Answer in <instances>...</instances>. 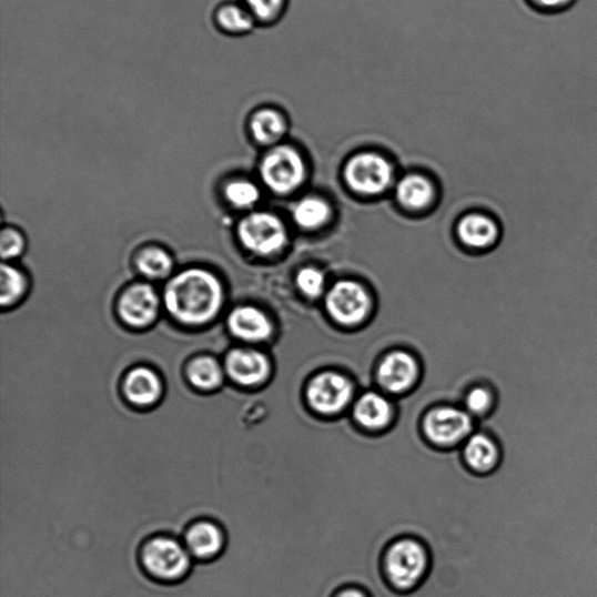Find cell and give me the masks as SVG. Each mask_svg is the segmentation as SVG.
Listing matches in <instances>:
<instances>
[{
  "instance_id": "obj_29",
  "label": "cell",
  "mask_w": 597,
  "mask_h": 597,
  "mask_svg": "<svg viewBox=\"0 0 597 597\" xmlns=\"http://www.w3.org/2000/svg\"><path fill=\"white\" fill-rule=\"evenodd\" d=\"M297 289L308 297H318L326 287L325 274L315 267H304L296 274Z\"/></svg>"
},
{
  "instance_id": "obj_31",
  "label": "cell",
  "mask_w": 597,
  "mask_h": 597,
  "mask_svg": "<svg viewBox=\"0 0 597 597\" xmlns=\"http://www.w3.org/2000/svg\"><path fill=\"white\" fill-rule=\"evenodd\" d=\"M532 9L544 14H557L569 10L577 0H525Z\"/></svg>"
},
{
  "instance_id": "obj_14",
  "label": "cell",
  "mask_w": 597,
  "mask_h": 597,
  "mask_svg": "<svg viewBox=\"0 0 597 597\" xmlns=\"http://www.w3.org/2000/svg\"><path fill=\"white\" fill-rule=\"evenodd\" d=\"M286 112L279 105L265 104L250 114L249 131L254 141L264 146L280 143L289 130Z\"/></svg>"
},
{
  "instance_id": "obj_27",
  "label": "cell",
  "mask_w": 597,
  "mask_h": 597,
  "mask_svg": "<svg viewBox=\"0 0 597 597\" xmlns=\"http://www.w3.org/2000/svg\"><path fill=\"white\" fill-rule=\"evenodd\" d=\"M225 198L235 209L247 210L254 206L261 198V193L255 183L246 180H236L227 183Z\"/></svg>"
},
{
  "instance_id": "obj_20",
  "label": "cell",
  "mask_w": 597,
  "mask_h": 597,
  "mask_svg": "<svg viewBox=\"0 0 597 597\" xmlns=\"http://www.w3.org/2000/svg\"><path fill=\"white\" fill-rule=\"evenodd\" d=\"M214 24L229 37H244L259 28L255 18L241 0L221 4L214 12Z\"/></svg>"
},
{
  "instance_id": "obj_12",
  "label": "cell",
  "mask_w": 597,
  "mask_h": 597,
  "mask_svg": "<svg viewBox=\"0 0 597 597\" xmlns=\"http://www.w3.org/2000/svg\"><path fill=\"white\" fill-rule=\"evenodd\" d=\"M328 313L337 323L355 325L361 323L371 307L370 295L355 282H340L328 292Z\"/></svg>"
},
{
  "instance_id": "obj_16",
  "label": "cell",
  "mask_w": 597,
  "mask_h": 597,
  "mask_svg": "<svg viewBox=\"0 0 597 597\" xmlns=\"http://www.w3.org/2000/svg\"><path fill=\"white\" fill-rule=\"evenodd\" d=\"M467 469L477 476L493 473L500 463L498 445L485 433H474L462 449Z\"/></svg>"
},
{
  "instance_id": "obj_22",
  "label": "cell",
  "mask_w": 597,
  "mask_h": 597,
  "mask_svg": "<svg viewBox=\"0 0 597 597\" xmlns=\"http://www.w3.org/2000/svg\"><path fill=\"white\" fill-rule=\"evenodd\" d=\"M188 378L201 392H214L223 383L224 371L217 360L201 356L190 363Z\"/></svg>"
},
{
  "instance_id": "obj_8",
  "label": "cell",
  "mask_w": 597,
  "mask_h": 597,
  "mask_svg": "<svg viewBox=\"0 0 597 597\" xmlns=\"http://www.w3.org/2000/svg\"><path fill=\"white\" fill-rule=\"evenodd\" d=\"M239 237L245 249L259 256L277 254L287 242L283 222L269 213H254L242 220Z\"/></svg>"
},
{
  "instance_id": "obj_32",
  "label": "cell",
  "mask_w": 597,
  "mask_h": 597,
  "mask_svg": "<svg viewBox=\"0 0 597 597\" xmlns=\"http://www.w3.org/2000/svg\"><path fill=\"white\" fill-rule=\"evenodd\" d=\"M333 597H373L365 589L357 586H347L337 590Z\"/></svg>"
},
{
  "instance_id": "obj_3",
  "label": "cell",
  "mask_w": 597,
  "mask_h": 597,
  "mask_svg": "<svg viewBox=\"0 0 597 597\" xmlns=\"http://www.w3.org/2000/svg\"><path fill=\"white\" fill-rule=\"evenodd\" d=\"M355 382L338 372L326 371L308 380L305 386V402L318 418L337 419L352 409L356 399Z\"/></svg>"
},
{
  "instance_id": "obj_28",
  "label": "cell",
  "mask_w": 597,
  "mask_h": 597,
  "mask_svg": "<svg viewBox=\"0 0 597 597\" xmlns=\"http://www.w3.org/2000/svg\"><path fill=\"white\" fill-rule=\"evenodd\" d=\"M495 404V396L492 389L485 385H475L467 389L464 395V408L473 417H485L489 415Z\"/></svg>"
},
{
  "instance_id": "obj_9",
  "label": "cell",
  "mask_w": 597,
  "mask_h": 597,
  "mask_svg": "<svg viewBox=\"0 0 597 597\" xmlns=\"http://www.w3.org/2000/svg\"><path fill=\"white\" fill-rule=\"evenodd\" d=\"M398 415V405L392 397L377 389L367 388L356 397L350 416L364 433L381 435L396 425Z\"/></svg>"
},
{
  "instance_id": "obj_19",
  "label": "cell",
  "mask_w": 597,
  "mask_h": 597,
  "mask_svg": "<svg viewBox=\"0 0 597 597\" xmlns=\"http://www.w3.org/2000/svg\"><path fill=\"white\" fill-rule=\"evenodd\" d=\"M224 543L221 527L212 522H199L186 534L189 553L199 559H211L220 555Z\"/></svg>"
},
{
  "instance_id": "obj_6",
  "label": "cell",
  "mask_w": 597,
  "mask_h": 597,
  "mask_svg": "<svg viewBox=\"0 0 597 597\" xmlns=\"http://www.w3.org/2000/svg\"><path fill=\"white\" fill-rule=\"evenodd\" d=\"M261 175L271 191L287 194L302 185L306 168L301 153L294 148L275 145L263 159Z\"/></svg>"
},
{
  "instance_id": "obj_18",
  "label": "cell",
  "mask_w": 597,
  "mask_h": 597,
  "mask_svg": "<svg viewBox=\"0 0 597 597\" xmlns=\"http://www.w3.org/2000/svg\"><path fill=\"white\" fill-rule=\"evenodd\" d=\"M457 234L467 246L486 250L498 244L502 226L492 216L474 213L458 222Z\"/></svg>"
},
{
  "instance_id": "obj_11",
  "label": "cell",
  "mask_w": 597,
  "mask_h": 597,
  "mask_svg": "<svg viewBox=\"0 0 597 597\" xmlns=\"http://www.w3.org/2000/svg\"><path fill=\"white\" fill-rule=\"evenodd\" d=\"M225 373L241 387L257 388L270 381L272 365L269 357L259 351L237 348L227 354Z\"/></svg>"
},
{
  "instance_id": "obj_30",
  "label": "cell",
  "mask_w": 597,
  "mask_h": 597,
  "mask_svg": "<svg viewBox=\"0 0 597 597\" xmlns=\"http://www.w3.org/2000/svg\"><path fill=\"white\" fill-rule=\"evenodd\" d=\"M26 249L22 235L12 227H6L0 236V255L4 261L19 257Z\"/></svg>"
},
{
  "instance_id": "obj_1",
  "label": "cell",
  "mask_w": 597,
  "mask_h": 597,
  "mask_svg": "<svg viewBox=\"0 0 597 597\" xmlns=\"http://www.w3.org/2000/svg\"><path fill=\"white\" fill-rule=\"evenodd\" d=\"M223 301L220 280L203 269L182 271L169 282L164 292L166 310L186 326L209 324L220 313Z\"/></svg>"
},
{
  "instance_id": "obj_25",
  "label": "cell",
  "mask_w": 597,
  "mask_h": 597,
  "mask_svg": "<svg viewBox=\"0 0 597 597\" xmlns=\"http://www.w3.org/2000/svg\"><path fill=\"white\" fill-rule=\"evenodd\" d=\"M294 222L304 229L324 225L331 215L330 205L318 198H305L298 201L292 212Z\"/></svg>"
},
{
  "instance_id": "obj_7",
  "label": "cell",
  "mask_w": 597,
  "mask_h": 597,
  "mask_svg": "<svg viewBox=\"0 0 597 597\" xmlns=\"http://www.w3.org/2000/svg\"><path fill=\"white\" fill-rule=\"evenodd\" d=\"M375 378L382 393L392 398H404L416 392L421 381V366L411 354L395 351L380 362Z\"/></svg>"
},
{
  "instance_id": "obj_17",
  "label": "cell",
  "mask_w": 597,
  "mask_h": 597,
  "mask_svg": "<svg viewBox=\"0 0 597 597\" xmlns=\"http://www.w3.org/2000/svg\"><path fill=\"white\" fill-rule=\"evenodd\" d=\"M231 333L245 342L266 341L273 332L270 318L264 312L252 306H241L227 316Z\"/></svg>"
},
{
  "instance_id": "obj_21",
  "label": "cell",
  "mask_w": 597,
  "mask_h": 597,
  "mask_svg": "<svg viewBox=\"0 0 597 597\" xmlns=\"http://www.w3.org/2000/svg\"><path fill=\"white\" fill-rule=\"evenodd\" d=\"M396 196L405 209L422 210L431 202L433 188L426 178L418 174H409L398 182Z\"/></svg>"
},
{
  "instance_id": "obj_4",
  "label": "cell",
  "mask_w": 597,
  "mask_h": 597,
  "mask_svg": "<svg viewBox=\"0 0 597 597\" xmlns=\"http://www.w3.org/2000/svg\"><path fill=\"white\" fill-rule=\"evenodd\" d=\"M421 428L431 446L452 451L468 441L474 434L475 423L466 408L458 407L454 403H442L425 412Z\"/></svg>"
},
{
  "instance_id": "obj_15",
  "label": "cell",
  "mask_w": 597,
  "mask_h": 597,
  "mask_svg": "<svg viewBox=\"0 0 597 597\" xmlns=\"http://www.w3.org/2000/svg\"><path fill=\"white\" fill-rule=\"evenodd\" d=\"M164 392L162 378L148 366H136L125 377L123 393L133 406L151 407L159 403Z\"/></svg>"
},
{
  "instance_id": "obj_5",
  "label": "cell",
  "mask_w": 597,
  "mask_h": 597,
  "mask_svg": "<svg viewBox=\"0 0 597 597\" xmlns=\"http://www.w3.org/2000/svg\"><path fill=\"white\" fill-rule=\"evenodd\" d=\"M142 561L152 578L162 583H176L191 569L189 550L175 539L156 537L143 548Z\"/></svg>"
},
{
  "instance_id": "obj_24",
  "label": "cell",
  "mask_w": 597,
  "mask_h": 597,
  "mask_svg": "<svg viewBox=\"0 0 597 597\" xmlns=\"http://www.w3.org/2000/svg\"><path fill=\"white\" fill-rule=\"evenodd\" d=\"M135 264L144 277L153 281L169 277L174 265L169 252L156 246L143 250Z\"/></svg>"
},
{
  "instance_id": "obj_23",
  "label": "cell",
  "mask_w": 597,
  "mask_h": 597,
  "mask_svg": "<svg viewBox=\"0 0 597 597\" xmlns=\"http://www.w3.org/2000/svg\"><path fill=\"white\" fill-rule=\"evenodd\" d=\"M259 28L279 26L290 11L292 0H241Z\"/></svg>"
},
{
  "instance_id": "obj_13",
  "label": "cell",
  "mask_w": 597,
  "mask_h": 597,
  "mask_svg": "<svg viewBox=\"0 0 597 597\" xmlns=\"http://www.w3.org/2000/svg\"><path fill=\"white\" fill-rule=\"evenodd\" d=\"M159 306V295L151 285L135 284L121 296L119 312L128 326L146 328L154 323Z\"/></svg>"
},
{
  "instance_id": "obj_26",
  "label": "cell",
  "mask_w": 597,
  "mask_h": 597,
  "mask_svg": "<svg viewBox=\"0 0 597 597\" xmlns=\"http://www.w3.org/2000/svg\"><path fill=\"white\" fill-rule=\"evenodd\" d=\"M28 287L27 279L17 267L4 263L0 271V303L9 307L18 303Z\"/></svg>"
},
{
  "instance_id": "obj_10",
  "label": "cell",
  "mask_w": 597,
  "mask_h": 597,
  "mask_svg": "<svg viewBox=\"0 0 597 597\" xmlns=\"http://www.w3.org/2000/svg\"><path fill=\"white\" fill-rule=\"evenodd\" d=\"M344 176L348 186L357 193L376 195L389 186L394 170L381 154L362 152L350 160Z\"/></svg>"
},
{
  "instance_id": "obj_2",
  "label": "cell",
  "mask_w": 597,
  "mask_h": 597,
  "mask_svg": "<svg viewBox=\"0 0 597 597\" xmlns=\"http://www.w3.org/2000/svg\"><path fill=\"white\" fill-rule=\"evenodd\" d=\"M382 569L388 586L398 594L416 593L431 578L432 556L418 538L402 537L388 545Z\"/></svg>"
}]
</instances>
